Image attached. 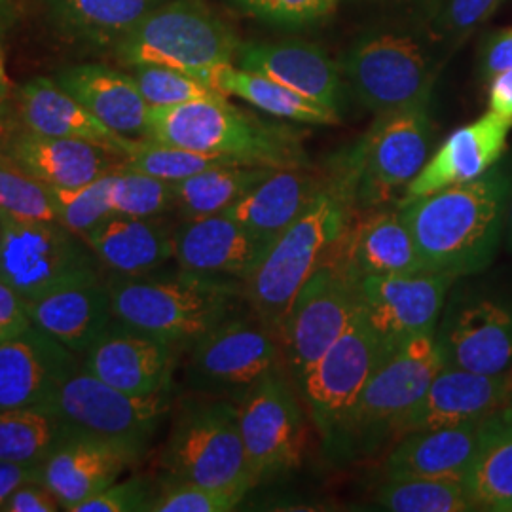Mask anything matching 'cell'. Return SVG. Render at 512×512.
<instances>
[{
	"mask_svg": "<svg viewBox=\"0 0 512 512\" xmlns=\"http://www.w3.org/2000/svg\"><path fill=\"white\" fill-rule=\"evenodd\" d=\"M202 82L222 95H236L245 103L266 114H272L275 118L313 126H334L340 122L336 110L311 101L262 74L234 67L232 63L209 69L203 74Z\"/></svg>",
	"mask_w": 512,
	"mask_h": 512,
	"instance_id": "cell-33",
	"label": "cell"
},
{
	"mask_svg": "<svg viewBox=\"0 0 512 512\" xmlns=\"http://www.w3.org/2000/svg\"><path fill=\"white\" fill-rule=\"evenodd\" d=\"M505 236H507V245L512 249V194L509 200V211H507V226H505Z\"/></svg>",
	"mask_w": 512,
	"mask_h": 512,
	"instance_id": "cell-54",
	"label": "cell"
},
{
	"mask_svg": "<svg viewBox=\"0 0 512 512\" xmlns=\"http://www.w3.org/2000/svg\"><path fill=\"white\" fill-rule=\"evenodd\" d=\"M6 222H8V217H4V215L0 213V245H2V239H4V232H6Z\"/></svg>",
	"mask_w": 512,
	"mask_h": 512,
	"instance_id": "cell-56",
	"label": "cell"
},
{
	"mask_svg": "<svg viewBox=\"0 0 512 512\" xmlns=\"http://www.w3.org/2000/svg\"><path fill=\"white\" fill-rule=\"evenodd\" d=\"M289 374L264 378L238 403L239 431L256 484L296 469L302 461L306 420Z\"/></svg>",
	"mask_w": 512,
	"mask_h": 512,
	"instance_id": "cell-14",
	"label": "cell"
},
{
	"mask_svg": "<svg viewBox=\"0 0 512 512\" xmlns=\"http://www.w3.org/2000/svg\"><path fill=\"white\" fill-rule=\"evenodd\" d=\"M80 366V357L31 325L0 338V410L46 403Z\"/></svg>",
	"mask_w": 512,
	"mask_h": 512,
	"instance_id": "cell-22",
	"label": "cell"
},
{
	"mask_svg": "<svg viewBox=\"0 0 512 512\" xmlns=\"http://www.w3.org/2000/svg\"><path fill=\"white\" fill-rule=\"evenodd\" d=\"M272 247L226 213L186 219L173 230V260L194 274L245 281Z\"/></svg>",
	"mask_w": 512,
	"mask_h": 512,
	"instance_id": "cell-21",
	"label": "cell"
},
{
	"mask_svg": "<svg viewBox=\"0 0 512 512\" xmlns=\"http://www.w3.org/2000/svg\"><path fill=\"white\" fill-rule=\"evenodd\" d=\"M490 418L452 427L412 431L395 440L385 458V480L465 478L488 433Z\"/></svg>",
	"mask_w": 512,
	"mask_h": 512,
	"instance_id": "cell-26",
	"label": "cell"
},
{
	"mask_svg": "<svg viewBox=\"0 0 512 512\" xmlns=\"http://www.w3.org/2000/svg\"><path fill=\"white\" fill-rule=\"evenodd\" d=\"M243 499L245 495L228 490L165 480L162 490L152 497L148 512H230L236 511Z\"/></svg>",
	"mask_w": 512,
	"mask_h": 512,
	"instance_id": "cell-44",
	"label": "cell"
},
{
	"mask_svg": "<svg viewBox=\"0 0 512 512\" xmlns=\"http://www.w3.org/2000/svg\"><path fill=\"white\" fill-rule=\"evenodd\" d=\"M236 61L245 71L262 74L311 101L340 110L342 71L313 44L296 40L239 44Z\"/></svg>",
	"mask_w": 512,
	"mask_h": 512,
	"instance_id": "cell-27",
	"label": "cell"
},
{
	"mask_svg": "<svg viewBox=\"0 0 512 512\" xmlns=\"http://www.w3.org/2000/svg\"><path fill=\"white\" fill-rule=\"evenodd\" d=\"M274 169L264 165L226 164L205 169L173 184L175 209L186 219L219 215L241 200Z\"/></svg>",
	"mask_w": 512,
	"mask_h": 512,
	"instance_id": "cell-35",
	"label": "cell"
},
{
	"mask_svg": "<svg viewBox=\"0 0 512 512\" xmlns=\"http://www.w3.org/2000/svg\"><path fill=\"white\" fill-rule=\"evenodd\" d=\"M429 145L427 105L378 114L359 143L336 160L327 183L353 215L380 209L420 175Z\"/></svg>",
	"mask_w": 512,
	"mask_h": 512,
	"instance_id": "cell-5",
	"label": "cell"
},
{
	"mask_svg": "<svg viewBox=\"0 0 512 512\" xmlns=\"http://www.w3.org/2000/svg\"><path fill=\"white\" fill-rule=\"evenodd\" d=\"M18 112L23 128L40 135L88 141L107 148L122 160L131 152L137 139H129L105 126L73 95L65 92L52 78H35L21 86Z\"/></svg>",
	"mask_w": 512,
	"mask_h": 512,
	"instance_id": "cell-28",
	"label": "cell"
},
{
	"mask_svg": "<svg viewBox=\"0 0 512 512\" xmlns=\"http://www.w3.org/2000/svg\"><path fill=\"white\" fill-rule=\"evenodd\" d=\"M2 148L12 164L48 188H78L114 171L122 158L88 141L12 131Z\"/></svg>",
	"mask_w": 512,
	"mask_h": 512,
	"instance_id": "cell-24",
	"label": "cell"
},
{
	"mask_svg": "<svg viewBox=\"0 0 512 512\" xmlns=\"http://www.w3.org/2000/svg\"><path fill=\"white\" fill-rule=\"evenodd\" d=\"M255 16L275 23H310L325 16L334 0H238Z\"/></svg>",
	"mask_w": 512,
	"mask_h": 512,
	"instance_id": "cell-46",
	"label": "cell"
},
{
	"mask_svg": "<svg viewBox=\"0 0 512 512\" xmlns=\"http://www.w3.org/2000/svg\"><path fill=\"white\" fill-rule=\"evenodd\" d=\"M346 232L332 247L329 258L355 283L374 275H408L425 272L414 238L401 207L355 213Z\"/></svg>",
	"mask_w": 512,
	"mask_h": 512,
	"instance_id": "cell-19",
	"label": "cell"
},
{
	"mask_svg": "<svg viewBox=\"0 0 512 512\" xmlns=\"http://www.w3.org/2000/svg\"><path fill=\"white\" fill-rule=\"evenodd\" d=\"M10 118H12V86L8 80L4 52L0 44V124L6 129H10Z\"/></svg>",
	"mask_w": 512,
	"mask_h": 512,
	"instance_id": "cell-53",
	"label": "cell"
},
{
	"mask_svg": "<svg viewBox=\"0 0 512 512\" xmlns=\"http://www.w3.org/2000/svg\"><path fill=\"white\" fill-rule=\"evenodd\" d=\"M325 184L327 179L311 175L304 167L274 169L224 213L258 238L274 243L306 211Z\"/></svg>",
	"mask_w": 512,
	"mask_h": 512,
	"instance_id": "cell-32",
	"label": "cell"
},
{
	"mask_svg": "<svg viewBox=\"0 0 512 512\" xmlns=\"http://www.w3.org/2000/svg\"><path fill=\"white\" fill-rule=\"evenodd\" d=\"M511 129L512 120L492 110L456 129L423 165L420 175L406 186L399 203L425 198L482 177L501 160Z\"/></svg>",
	"mask_w": 512,
	"mask_h": 512,
	"instance_id": "cell-23",
	"label": "cell"
},
{
	"mask_svg": "<svg viewBox=\"0 0 512 512\" xmlns=\"http://www.w3.org/2000/svg\"><path fill=\"white\" fill-rule=\"evenodd\" d=\"M133 78L150 109L173 107L196 99H211L222 95L203 84L196 76L160 65L133 67Z\"/></svg>",
	"mask_w": 512,
	"mask_h": 512,
	"instance_id": "cell-43",
	"label": "cell"
},
{
	"mask_svg": "<svg viewBox=\"0 0 512 512\" xmlns=\"http://www.w3.org/2000/svg\"><path fill=\"white\" fill-rule=\"evenodd\" d=\"M385 357L380 338L366 321L365 313L357 308L348 329L296 387L327 446L338 435L368 378Z\"/></svg>",
	"mask_w": 512,
	"mask_h": 512,
	"instance_id": "cell-12",
	"label": "cell"
},
{
	"mask_svg": "<svg viewBox=\"0 0 512 512\" xmlns=\"http://www.w3.org/2000/svg\"><path fill=\"white\" fill-rule=\"evenodd\" d=\"M435 334L406 342L376 366L327 446L338 458L372 456L399 439L404 420L444 366Z\"/></svg>",
	"mask_w": 512,
	"mask_h": 512,
	"instance_id": "cell-6",
	"label": "cell"
},
{
	"mask_svg": "<svg viewBox=\"0 0 512 512\" xmlns=\"http://www.w3.org/2000/svg\"><path fill=\"white\" fill-rule=\"evenodd\" d=\"M10 164V160H8V156H6V152H4V148L0 145V167L2 165Z\"/></svg>",
	"mask_w": 512,
	"mask_h": 512,
	"instance_id": "cell-57",
	"label": "cell"
},
{
	"mask_svg": "<svg viewBox=\"0 0 512 512\" xmlns=\"http://www.w3.org/2000/svg\"><path fill=\"white\" fill-rule=\"evenodd\" d=\"M103 272L105 268L84 238L57 220L8 219L6 222L0 245V279L23 302L73 283L105 277Z\"/></svg>",
	"mask_w": 512,
	"mask_h": 512,
	"instance_id": "cell-11",
	"label": "cell"
},
{
	"mask_svg": "<svg viewBox=\"0 0 512 512\" xmlns=\"http://www.w3.org/2000/svg\"><path fill=\"white\" fill-rule=\"evenodd\" d=\"M73 435L46 404L0 410V461L42 465Z\"/></svg>",
	"mask_w": 512,
	"mask_h": 512,
	"instance_id": "cell-37",
	"label": "cell"
},
{
	"mask_svg": "<svg viewBox=\"0 0 512 512\" xmlns=\"http://www.w3.org/2000/svg\"><path fill=\"white\" fill-rule=\"evenodd\" d=\"M374 503L391 512L476 511L465 478H395L385 480Z\"/></svg>",
	"mask_w": 512,
	"mask_h": 512,
	"instance_id": "cell-38",
	"label": "cell"
},
{
	"mask_svg": "<svg viewBox=\"0 0 512 512\" xmlns=\"http://www.w3.org/2000/svg\"><path fill=\"white\" fill-rule=\"evenodd\" d=\"M490 110L512 120V69L490 78Z\"/></svg>",
	"mask_w": 512,
	"mask_h": 512,
	"instance_id": "cell-52",
	"label": "cell"
},
{
	"mask_svg": "<svg viewBox=\"0 0 512 512\" xmlns=\"http://www.w3.org/2000/svg\"><path fill=\"white\" fill-rule=\"evenodd\" d=\"M57 27L76 40L116 46L158 0H48Z\"/></svg>",
	"mask_w": 512,
	"mask_h": 512,
	"instance_id": "cell-34",
	"label": "cell"
},
{
	"mask_svg": "<svg viewBox=\"0 0 512 512\" xmlns=\"http://www.w3.org/2000/svg\"><path fill=\"white\" fill-rule=\"evenodd\" d=\"M141 458L105 440L73 435L40 465V482L52 490L63 511L73 512Z\"/></svg>",
	"mask_w": 512,
	"mask_h": 512,
	"instance_id": "cell-25",
	"label": "cell"
},
{
	"mask_svg": "<svg viewBox=\"0 0 512 512\" xmlns=\"http://www.w3.org/2000/svg\"><path fill=\"white\" fill-rule=\"evenodd\" d=\"M512 393V368L499 374H478L442 366L420 403L412 408L399 439L412 431L463 425L490 418L505 408Z\"/></svg>",
	"mask_w": 512,
	"mask_h": 512,
	"instance_id": "cell-20",
	"label": "cell"
},
{
	"mask_svg": "<svg viewBox=\"0 0 512 512\" xmlns=\"http://www.w3.org/2000/svg\"><path fill=\"white\" fill-rule=\"evenodd\" d=\"M507 69H512V29H505L490 38L482 57V73L488 80Z\"/></svg>",
	"mask_w": 512,
	"mask_h": 512,
	"instance_id": "cell-50",
	"label": "cell"
},
{
	"mask_svg": "<svg viewBox=\"0 0 512 512\" xmlns=\"http://www.w3.org/2000/svg\"><path fill=\"white\" fill-rule=\"evenodd\" d=\"M40 480V465L0 461V511L6 499L23 484Z\"/></svg>",
	"mask_w": 512,
	"mask_h": 512,
	"instance_id": "cell-51",
	"label": "cell"
},
{
	"mask_svg": "<svg viewBox=\"0 0 512 512\" xmlns=\"http://www.w3.org/2000/svg\"><path fill=\"white\" fill-rule=\"evenodd\" d=\"M456 279L454 275L421 272L355 281L359 308L380 338L385 355L418 336L437 332L444 300Z\"/></svg>",
	"mask_w": 512,
	"mask_h": 512,
	"instance_id": "cell-16",
	"label": "cell"
},
{
	"mask_svg": "<svg viewBox=\"0 0 512 512\" xmlns=\"http://www.w3.org/2000/svg\"><path fill=\"white\" fill-rule=\"evenodd\" d=\"M147 139L272 169L306 167L300 133L262 122L230 105L226 95L148 112Z\"/></svg>",
	"mask_w": 512,
	"mask_h": 512,
	"instance_id": "cell-3",
	"label": "cell"
},
{
	"mask_svg": "<svg viewBox=\"0 0 512 512\" xmlns=\"http://www.w3.org/2000/svg\"><path fill=\"white\" fill-rule=\"evenodd\" d=\"M283 370L279 336L253 311H241L188 349L186 384L194 393L238 404L258 382Z\"/></svg>",
	"mask_w": 512,
	"mask_h": 512,
	"instance_id": "cell-9",
	"label": "cell"
},
{
	"mask_svg": "<svg viewBox=\"0 0 512 512\" xmlns=\"http://www.w3.org/2000/svg\"><path fill=\"white\" fill-rule=\"evenodd\" d=\"M107 285L118 321L164 340L181 353L241 313V306L247 304L238 279L194 274L183 268L112 275Z\"/></svg>",
	"mask_w": 512,
	"mask_h": 512,
	"instance_id": "cell-2",
	"label": "cell"
},
{
	"mask_svg": "<svg viewBox=\"0 0 512 512\" xmlns=\"http://www.w3.org/2000/svg\"><path fill=\"white\" fill-rule=\"evenodd\" d=\"M196 395L179 406L165 442L167 480L249 494L256 482L239 431L238 404Z\"/></svg>",
	"mask_w": 512,
	"mask_h": 512,
	"instance_id": "cell-7",
	"label": "cell"
},
{
	"mask_svg": "<svg viewBox=\"0 0 512 512\" xmlns=\"http://www.w3.org/2000/svg\"><path fill=\"white\" fill-rule=\"evenodd\" d=\"M61 503L52 494L48 486L40 480L29 482L18 488L14 494L6 499L0 512H59Z\"/></svg>",
	"mask_w": 512,
	"mask_h": 512,
	"instance_id": "cell-47",
	"label": "cell"
},
{
	"mask_svg": "<svg viewBox=\"0 0 512 512\" xmlns=\"http://www.w3.org/2000/svg\"><path fill=\"white\" fill-rule=\"evenodd\" d=\"M179 353L175 346L114 317L80 355V368L124 393L152 397L171 391Z\"/></svg>",
	"mask_w": 512,
	"mask_h": 512,
	"instance_id": "cell-18",
	"label": "cell"
},
{
	"mask_svg": "<svg viewBox=\"0 0 512 512\" xmlns=\"http://www.w3.org/2000/svg\"><path fill=\"white\" fill-rule=\"evenodd\" d=\"M226 164H241V162L224 158V156H213V154H203V152H194L186 148L156 143L150 139H137L131 152L120 162V167L145 173L167 183H177L196 173H202L205 169Z\"/></svg>",
	"mask_w": 512,
	"mask_h": 512,
	"instance_id": "cell-39",
	"label": "cell"
},
{
	"mask_svg": "<svg viewBox=\"0 0 512 512\" xmlns=\"http://www.w3.org/2000/svg\"><path fill=\"white\" fill-rule=\"evenodd\" d=\"M512 177L494 165L471 183L399 203L425 272L465 277L484 272L507 226Z\"/></svg>",
	"mask_w": 512,
	"mask_h": 512,
	"instance_id": "cell-1",
	"label": "cell"
},
{
	"mask_svg": "<svg viewBox=\"0 0 512 512\" xmlns=\"http://www.w3.org/2000/svg\"><path fill=\"white\" fill-rule=\"evenodd\" d=\"M31 325L23 298L0 279V338L16 336Z\"/></svg>",
	"mask_w": 512,
	"mask_h": 512,
	"instance_id": "cell-49",
	"label": "cell"
},
{
	"mask_svg": "<svg viewBox=\"0 0 512 512\" xmlns=\"http://www.w3.org/2000/svg\"><path fill=\"white\" fill-rule=\"evenodd\" d=\"M444 366L478 374L512 368V298L463 294L454 298L435 334Z\"/></svg>",
	"mask_w": 512,
	"mask_h": 512,
	"instance_id": "cell-17",
	"label": "cell"
},
{
	"mask_svg": "<svg viewBox=\"0 0 512 512\" xmlns=\"http://www.w3.org/2000/svg\"><path fill=\"white\" fill-rule=\"evenodd\" d=\"M10 133H12L10 129H6L4 126H2V124H0V143H2V141H4V139L10 135Z\"/></svg>",
	"mask_w": 512,
	"mask_h": 512,
	"instance_id": "cell-58",
	"label": "cell"
},
{
	"mask_svg": "<svg viewBox=\"0 0 512 512\" xmlns=\"http://www.w3.org/2000/svg\"><path fill=\"white\" fill-rule=\"evenodd\" d=\"M465 484L476 511L512 512V421L499 412L490 418Z\"/></svg>",
	"mask_w": 512,
	"mask_h": 512,
	"instance_id": "cell-36",
	"label": "cell"
},
{
	"mask_svg": "<svg viewBox=\"0 0 512 512\" xmlns=\"http://www.w3.org/2000/svg\"><path fill=\"white\" fill-rule=\"evenodd\" d=\"M54 80L116 133L147 139L150 107L133 76L103 65H78L59 71Z\"/></svg>",
	"mask_w": 512,
	"mask_h": 512,
	"instance_id": "cell-31",
	"label": "cell"
},
{
	"mask_svg": "<svg viewBox=\"0 0 512 512\" xmlns=\"http://www.w3.org/2000/svg\"><path fill=\"white\" fill-rule=\"evenodd\" d=\"M173 230L162 217L112 213L84 241L112 275H143L173 260Z\"/></svg>",
	"mask_w": 512,
	"mask_h": 512,
	"instance_id": "cell-30",
	"label": "cell"
},
{
	"mask_svg": "<svg viewBox=\"0 0 512 512\" xmlns=\"http://www.w3.org/2000/svg\"><path fill=\"white\" fill-rule=\"evenodd\" d=\"M31 323L78 357L114 319L105 277L80 281L25 302Z\"/></svg>",
	"mask_w": 512,
	"mask_h": 512,
	"instance_id": "cell-29",
	"label": "cell"
},
{
	"mask_svg": "<svg viewBox=\"0 0 512 512\" xmlns=\"http://www.w3.org/2000/svg\"><path fill=\"white\" fill-rule=\"evenodd\" d=\"M109 175L78 188H50L55 220L80 238L90 234L99 222L112 215Z\"/></svg>",
	"mask_w": 512,
	"mask_h": 512,
	"instance_id": "cell-41",
	"label": "cell"
},
{
	"mask_svg": "<svg viewBox=\"0 0 512 512\" xmlns=\"http://www.w3.org/2000/svg\"><path fill=\"white\" fill-rule=\"evenodd\" d=\"M342 73L357 101L376 116L429 103L433 74L412 38H368L346 55Z\"/></svg>",
	"mask_w": 512,
	"mask_h": 512,
	"instance_id": "cell-15",
	"label": "cell"
},
{
	"mask_svg": "<svg viewBox=\"0 0 512 512\" xmlns=\"http://www.w3.org/2000/svg\"><path fill=\"white\" fill-rule=\"evenodd\" d=\"M499 414H501L505 420L512 421V393L511 397H509V401L505 404V408H503Z\"/></svg>",
	"mask_w": 512,
	"mask_h": 512,
	"instance_id": "cell-55",
	"label": "cell"
},
{
	"mask_svg": "<svg viewBox=\"0 0 512 512\" xmlns=\"http://www.w3.org/2000/svg\"><path fill=\"white\" fill-rule=\"evenodd\" d=\"M0 213L14 220H55L50 188L12 164L0 167Z\"/></svg>",
	"mask_w": 512,
	"mask_h": 512,
	"instance_id": "cell-42",
	"label": "cell"
},
{
	"mask_svg": "<svg viewBox=\"0 0 512 512\" xmlns=\"http://www.w3.org/2000/svg\"><path fill=\"white\" fill-rule=\"evenodd\" d=\"M109 200L112 213L128 217H164L175 209L173 184L120 165L110 171Z\"/></svg>",
	"mask_w": 512,
	"mask_h": 512,
	"instance_id": "cell-40",
	"label": "cell"
},
{
	"mask_svg": "<svg viewBox=\"0 0 512 512\" xmlns=\"http://www.w3.org/2000/svg\"><path fill=\"white\" fill-rule=\"evenodd\" d=\"M351 217L353 211L346 200L325 184L306 211L275 239L255 272L243 281L249 310L277 336L296 294L329 258Z\"/></svg>",
	"mask_w": 512,
	"mask_h": 512,
	"instance_id": "cell-4",
	"label": "cell"
},
{
	"mask_svg": "<svg viewBox=\"0 0 512 512\" xmlns=\"http://www.w3.org/2000/svg\"><path fill=\"white\" fill-rule=\"evenodd\" d=\"M357 308L355 283L325 260L296 294L279 329L285 370L294 387L348 329Z\"/></svg>",
	"mask_w": 512,
	"mask_h": 512,
	"instance_id": "cell-13",
	"label": "cell"
},
{
	"mask_svg": "<svg viewBox=\"0 0 512 512\" xmlns=\"http://www.w3.org/2000/svg\"><path fill=\"white\" fill-rule=\"evenodd\" d=\"M501 2L503 0H450L446 18L452 31L465 33L490 18Z\"/></svg>",
	"mask_w": 512,
	"mask_h": 512,
	"instance_id": "cell-48",
	"label": "cell"
},
{
	"mask_svg": "<svg viewBox=\"0 0 512 512\" xmlns=\"http://www.w3.org/2000/svg\"><path fill=\"white\" fill-rule=\"evenodd\" d=\"M42 404L74 435L105 440L143 456L173 401L171 391L152 397L129 395L78 366Z\"/></svg>",
	"mask_w": 512,
	"mask_h": 512,
	"instance_id": "cell-10",
	"label": "cell"
},
{
	"mask_svg": "<svg viewBox=\"0 0 512 512\" xmlns=\"http://www.w3.org/2000/svg\"><path fill=\"white\" fill-rule=\"evenodd\" d=\"M152 497L154 492L143 478L116 480L99 494L80 503L73 512H148Z\"/></svg>",
	"mask_w": 512,
	"mask_h": 512,
	"instance_id": "cell-45",
	"label": "cell"
},
{
	"mask_svg": "<svg viewBox=\"0 0 512 512\" xmlns=\"http://www.w3.org/2000/svg\"><path fill=\"white\" fill-rule=\"evenodd\" d=\"M114 50L128 67L160 65L202 80L236 59L239 40L200 0H173L158 4Z\"/></svg>",
	"mask_w": 512,
	"mask_h": 512,
	"instance_id": "cell-8",
	"label": "cell"
}]
</instances>
